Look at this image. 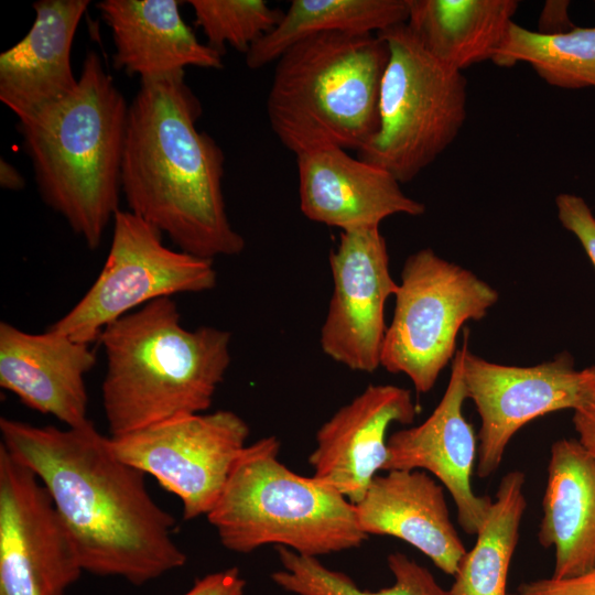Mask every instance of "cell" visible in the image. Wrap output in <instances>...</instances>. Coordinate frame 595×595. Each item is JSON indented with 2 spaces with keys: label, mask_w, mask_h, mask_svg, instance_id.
Wrapping results in <instances>:
<instances>
[{
  "label": "cell",
  "mask_w": 595,
  "mask_h": 595,
  "mask_svg": "<svg viewBox=\"0 0 595 595\" xmlns=\"http://www.w3.org/2000/svg\"><path fill=\"white\" fill-rule=\"evenodd\" d=\"M0 433L47 489L84 572L143 585L185 564L175 520L149 494L145 474L118 458L90 420L58 429L1 418Z\"/></svg>",
  "instance_id": "obj_1"
},
{
  "label": "cell",
  "mask_w": 595,
  "mask_h": 595,
  "mask_svg": "<svg viewBox=\"0 0 595 595\" xmlns=\"http://www.w3.org/2000/svg\"><path fill=\"white\" fill-rule=\"evenodd\" d=\"M201 101L184 74L140 80L129 102L121 192L129 210L182 251L213 260L245 249L226 212L225 155L196 128Z\"/></svg>",
  "instance_id": "obj_2"
},
{
  "label": "cell",
  "mask_w": 595,
  "mask_h": 595,
  "mask_svg": "<svg viewBox=\"0 0 595 595\" xmlns=\"http://www.w3.org/2000/svg\"><path fill=\"white\" fill-rule=\"evenodd\" d=\"M101 398L110 436L204 413L230 364V333L187 329L172 298L154 300L108 325Z\"/></svg>",
  "instance_id": "obj_3"
},
{
  "label": "cell",
  "mask_w": 595,
  "mask_h": 595,
  "mask_svg": "<svg viewBox=\"0 0 595 595\" xmlns=\"http://www.w3.org/2000/svg\"><path fill=\"white\" fill-rule=\"evenodd\" d=\"M128 110L101 57L88 51L75 93L18 123L42 199L90 249L119 210Z\"/></svg>",
  "instance_id": "obj_4"
},
{
  "label": "cell",
  "mask_w": 595,
  "mask_h": 595,
  "mask_svg": "<svg viewBox=\"0 0 595 595\" xmlns=\"http://www.w3.org/2000/svg\"><path fill=\"white\" fill-rule=\"evenodd\" d=\"M389 46L378 34L321 33L277 61L267 98L270 127L296 155L324 148L359 152L379 128Z\"/></svg>",
  "instance_id": "obj_5"
},
{
  "label": "cell",
  "mask_w": 595,
  "mask_h": 595,
  "mask_svg": "<svg viewBox=\"0 0 595 595\" xmlns=\"http://www.w3.org/2000/svg\"><path fill=\"white\" fill-rule=\"evenodd\" d=\"M280 441L262 437L235 462L209 513L221 544L247 554L273 544L318 558L360 547L355 505L336 489L294 473L278 458Z\"/></svg>",
  "instance_id": "obj_6"
},
{
  "label": "cell",
  "mask_w": 595,
  "mask_h": 595,
  "mask_svg": "<svg viewBox=\"0 0 595 595\" xmlns=\"http://www.w3.org/2000/svg\"><path fill=\"white\" fill-rule=\"evenodd\" d=\"M378 35L389 46L379 128L358 158L408 183L458 136L467 117V80L429 53L407 22Z\"/></svg>",
  "instance_id": "obj_7"
},
{
  "label": "cell",
  "mask_w": 595,
  "mask_h": 595,
  "mask_svg": "<svg viewBox=\"0 0 595 595\" xmlns=\"http://www.w3.org/2000/svg\"><path fill=\"white\" fill-rule=\"evenodd\" d=\"M394 298L380 366L405 375L418 393H426L454 358L462 326L485 317L499 294L472 271L425 248L407 258Z\"/></svg>",
  "instance_id": "obj_8"
},
{
  "label": "cell",
  "mask_w": 595,
  "mask_h": 595,
  "mask_svg": "<svg viewBox=\"0 0 595 595\" xmlns=\"http://www.w3.org/2000/svg\"><path fill=\"white\" fill-rule=\"evenodd\" d=\"M112 240L106 262L85 295L51 329L91 344L102 331L154 300L215 288L213 260L175 251L162 232L130 210L113 216Z\"/></svg>",
  "instance_id": "obj_9"
},
{
  "label": "cell",
  "mask_w": 595,
  "mask_h": 595,
  "mask_svg": "<svg viewBox=\"0 0 595 595\" xmlns=\"http://www.w3.org/2000/svg\"><path fill=\"white\" fill-rule=\"evenodd\" d=\"M249 432L237 413L218 410L109 436V445L118 458L174 494L183 518L193 520L207 516L217 502Z\"/></svg>",
  "instance_id": "obj_10"
},
{
  "label": "cell",
  "mask_w": 595,
  "mask_h": 595,
  "mask_svg": "<svg viewBox=\"0 0 595 595\" xmlns=\"http://www.w3.org/2000/svg\"><path fill=\"white\" fill-rule=\"evenodd\" d=\"M83 572L47 489L0 444V595H66Z\"/></svg>",
  "instance_id": "obj_11"
},
{
  "label": "cell",
  "mask_w": 595,
  "mask_h": 595,
  "mask_svg": "<svg viewBox=\"0 0 595 595\" xmlns=\"http://www.w3.org/2000/svg\"><path fill=\"white\" fill-rule=\"evenodd\" d=\"M463 334V381L467 399L480 418L476 475L494 474L512 436L532 420L560 410H574L581 393V370L562 351L534 366L488 361L468 348Z\"/></svg>",
  "instance_id": "obj_12"
},
{
  "label": "cell",
  "mask_w": 595,
  "mask_h": 595,
  "mask_svg": "<svg viewBox=\"0 0 595 595\" xmlns=\"http://www.w3.org/2000/svg\"><path fill=\"white\" fill-rule=\"evenodd\" d=\"M333 293L321 329L323 353L356 371L380 366L387 326L385 305L397 293L379 227L342 231L329 253Z\"/></svg>",
  "instance_id": "obj_13"
},
{
  "label": "cell",
  "mask_w": 595,
  "mask_h": 595,
  "mask_svg": "<svg viewBox=\"0 0 595 595\" xmlns=\"http://www.w3.org/2000/svg\"><path fill=\"white\" fill-rule=\"evenodd\" d=\"M467 399L463 381V348L457 349L444 394L416 426L399 430L388 437L382 470L419 469L434 475L451 494L461 528L476 534L493 500L478 496L470 477L477 456V439L463 415Z\"/></svg>",
  "instance_id": "obj_14"
},
{
  "label": "cell",
  "mask_w": 595,
  "mask_h": 595,
  "mask_svg": "<svg viewBox=\"0 0 595 595\" xmlns=\"http://www.w3.org/2000/svg\"><path fill=\"white\" fill-rule=\"evenodd\" d=\"M418 411L410 390L368 386L318 429L309 456L313 476L357 504L383 468L388 429L412 423Z\"/></svg>",
  "instance_id": "obj_15"
},
{
  "label": "cell",
  "mask_w": 595,
  "mask_h": 595,
  "mask_svg": "<svg viewBox=\"0 0 595 595\" xmlns=\"http://www.w3.org/2000/svg\"><path fill=\"white\" fill-rule=\"evenodd\" d=\"M300 208L312 221L342 231L379 227L396 214L420 216L423 203L405 195L387 170L339 148L296 155Z\"/></svg>",
  "instance_id": "obj_16"
},
{
  "label": "cell",
  "mask_w": 595,
  "mask_h": 595,
  "mask_svg": "<svg viewBox=\"0 0 595 595\" xmlns=\"http://www.w3.org/2000/svg\"><path fill=\"white\" fill-rule=\"evenodd\" d=\"M89 0H40L26 35L0 54V100L18 118L34 120L72 96L78 77L71 51Z\"/></svg>",
  "instance_id": "obj_17"
},
{
  "label": "cell",
  "mask_w": 595,
  "mask_h": 595,
  "mask_svg": "<svg viewBox=\"0 0 595 595\" xmlns=\"http://www.w3.org/2000/svg\"><path fill=\"white\" fill-rule=\"evenodd\" d=\"M96 354L89 344L54 329L41 334L0 323V386L21 402L51 414L66 426H79L87 418L86 374Z\"/></svg>",
  "instance_id": "obj_18"
},
{
  "label": "cell",
  "mask_w": 595,
  "mask_h": 595,
  "mask_svg": "<svg viewBox=\"0 0 595 595\" xmlns=\"http://www.w3.org/2000/svg\"><path fill=\"white\" fill-rule=\"evenodd\" d=\"M361 531L405 541L448 575L466 550L453 524L442 484L426 472L392 469L377 475L355 504Z\"/></svg>",
  "instance_id": "obj_19"
},
{
  "label": "cell",
  "mask_w": 595,
  "mask_h": 595,
  "mask_svg": "<svg viewBox=\"0 0 595 595\" xmlns=\"http://www.w3.org/2000/svg\"><path fill=\"white\" fill-rule=\"evenodd\" d=\"M180 0H102L97 3L115 45L112 62L140 80L184 74L187 66L218 69L223 53L201 43L182 18Z\"/></svg>",
  "instance_id": "obj_20"
},
{
  "label": "cell",
  "mask_w": 595,
  "mask_h": 595,
  "mask_svg": "<svg viewBox=\"0 0 595 595\" xmlns=\"http://www.w3.org/2000/svg\"><path fill=\"white\" fill-rule=\"evenodd\" d=\"M538 540L554 550L553 577L595 566V457L577 439L551 445Z\"/></svg>",
  "instance_id": "obj_21"
},
{
  "label": "cell",
  "mask_w": 595,
  "mask_h": 595,
  "mask_svg": "<svg viewBox=\"0 0 595 595\" xmlns=\"http://www.w3.org/2000/svg\"><path fill=\"white\" fill-rule=\"evenodd\" d=\"M407 24L425 50L463 69L493 61L518 10L516 0H408Z\"/></svg>",
  "instance_id": "obj_22"
},
{
  "label": "cell",
  "mask_w": 595,
  "mask_h": 595,
  "mask_svg": "<svg viewBox=\"0 0 595 595\" xmlns=\"http://www.w3.org/2000/svg\"><path fill=\"white\" fill-rule=\"evenodd\" d=\"M408 0H293L279 23L246 53V64L258 69L300 41L321 33L378 34L405 23Z\"/></svg>",
  "instance_id": "obj_23"
},
{
  "label": "cell",
  "mask_w": 595,
  "mask_h": 595,
  "mask_svg": "<svg viewBox=\"0 0 595 595\" xmlns=\"http://www.w3.org/2000/svg\"><path fill=\"white\" fill-rule=\"evenodd\" d=\"M524 474L507 473L500 480L489 512L454 575L451 595H508L507 576L519 541L527 508Z\"/></svg>",
  "instance_id": "obj_24"
},
{
  "label": "cell",
  "mask_w": 595,
  "mask_h": 595,
  "mask_svg": "<svg viewBox=\"0 0 595 595\" xmlns=\"http://www.w3.org/2000/svg\"><path fill=\"white\" fill-rule=\"evenodd\" d=\"M491 62L499 67L528 64L554 87L595 88V26L543 34L512 22Z\"/></svg>",
  "instance_id": "obj_25"
},
{
  "label": "cell",
  "mask_w": 595,
  "mask_h": 595,
  "mask_svg": "<svg viewBox=\"0 0 595 595\" xmlns=\"http://www.w3.org/2000/svg\"><path fill=\"white\" fill-rule=\"evenodd\" d=\"M277 551L282 567L271 578L294 595H451L426 567L401 552L387 558L393 584L369 591L345 573L328 569L318 558L300 555L284 547H277Z\"/></svg>",
  "instance_id": "obj_26"
},
{
  "label": "cell",
  "mask_w": 595,
  "mask_h": 595,
  "mask_svg": "<svg viewBox=\"0 0 595 595\" xmlns=\"http://www.w3.org/2000/svg\"><path fill=\"white\" fill-rule=\"evenodd\" d=\"M195 24L207 45L224 54L226 44L247 53L281 20L283 12L264 0H190Z\"/></svg>",
  "instance_id": "obj_27"
},
{
  "label": "cell",
  "mask_w": 595,
  "mask_h": 595,
  "mask_svg": "<svg viewBox=\"0 0 595 595\" xmlns=\"http://www.w3.org/2000/svg\"><path fill=\"white\" fill-rule=\"evenodd\" d=\"M558 218L575 235L595 267V216L581 196L561 193L555 197Z\"/></svg>",
  "instance_id": "obj_28"
},
{
  "label": "cell",
  "mask_w": 595,
  "mask_h": 595,
  "mask_svg": "<svg viewBox=\"0 0 595 595\" xmlns=\"http://www.w3.org/2000/svg\"><path fill=\"white\" fill-rule=\"evenodd\" d=\"M572 421L578 442L595 457V365L581 370L580 400Z\"/></svg>",
  "instance_id": "obj_29"
},
{
  "label": "cell",
  "mask_w": 595,
  "mask_h": 595,
  "mask_svg": "<svg viewBox=\"0 0 595 595\" xmlns=\"http://www.w3.org/2000/svg\"><path fill=\"white\" fill-rule=\"evenodd\" d=\"M515 595H595V566L570 577H547L521 583Z\"/></svg>",
  "instance_id": "obj_30"
},
{
  "label": "cell",
  "mask_w": 595,
  "mask_h": 595,
  "mask_svg": "<svg viewBox=\"0 0 595 595\" xmlns=\"http://www.w3.org/2000/svg\"><path fill=\"white\" fill-rule=\"evenodd\" d=\"M246 581L237 567L206 574L183 595H244Z\"/></svg>",
  "instance_id": "obj_31"
},
{
  "label": "cell",
  "mask_w": 595,
  "mask_h": 595,
  "mask_svg": "<svg viewBox=\"0 0 595 595\" xmlns=\"http://www.w3.org/2000/svg\"><path fill=\"white\" fill-rule=\"evenodd\" d=\"M569 1H547L542 9L538 32L558 34L572 30L574 25L569 19Z\"/></svg>",
  "instance_id": "obj_32"
},
{
  "label": "cell",
  "mask_w": 595,
  "mask_h": 595,
  "mask_svg": "<svg viewBox=\"0 0 595 595\" xmlns=\"http://www.w3.org/2000/svg\"><path fill=\"white\" fill-rule=\"evenodd\" d=\"M0 185L10 191H20L25 185L23 175L4 159L0 160Z\"/></svg>",
  "instance_id": "obj_33"
},
{
  "label": "cell",
  "mask_w": 595,
  "mask_h": 595,
  "mask_svg": "<svg viewBox=\"0 0 595 595\" xmlns=\"http://www.w3.org/2000/svg\"><path fill=\"white\" fill-rule=\"evenodd\" d=\"M510 595H515V594H510Z\"/></svg>",
  "instance_id": "obj_34"
}]
</instances>
